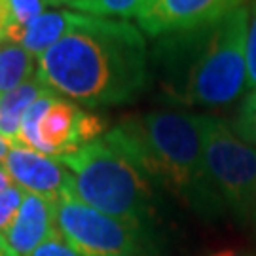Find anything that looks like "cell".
<instances>
[{"instance_id":"6da1fadb","label":"cell","mask_w":256,"mask_h":256,"mask_svg":"<svg viewBox=\"0 0 256 256\" xmlns=\"http://www.w3.org/2000/svg\"><path fill=\"white\" fill-rule=\"evenodd\" d=\"M36 76L55 93L90 108L135 101L150 82V54L129 21L84 16L38 57Z\"/></svg>"},{"instance_id":"7a4b0ae2","label":"cell","mask_w":256,"mask_h":256,"mask_svg":"<svg viewBox=\"0 0 256 256\" xmlns=\"http://www.w3.org/2000/svg\"><path fill=\"white\" fill-rule=\"evenodd\" d=\"M248 8L205 27L160 36L154 63L164 90L176 101L220 108L243 97L247 86Z\"/></svg>"},{"instance_id":"3957f363","label":"cell","mask_w":256,"mask_h":256,"mask_svg":"<svg viewBox=\"0 0 256 256\" xmlns=\"http://www.w3.org/2000/svg\"><path fill=\"white\" fill-rule=\"evenodd\" d=\"M205 116L152 110L124 120L104 133L154 180L207 220L218 218L226 205L210 182L203 158Z\"/></svg>"},{"instance_id":"277c9868","label":"cell","mask_w":256,"mask_h":256,"mask_svg":"<svg viewBox=\"0 0 256 256\" xmlns=\"http://www.w3.org/2000/svg\"><path fill=\"white\" fill-rule=\"evenodd\" d=\"M59 162L72 173L70 192L78 200L114 218L150 228L158 209L154 180L104 135Z\"/></svg>"},{"instance_id":"5b68a950","label":"cell","mask_w":256,"mask_h":256,"mask_svg":"<svg viewBox=\"0 0 256 256\" xmlns=\"http://www.w3.org/2000/svg\"><path fill=\"white\" fill-rule=\"evenodd\" d=\"M55 220L80 256H158L152 230L93 209L70 190L55 203Z\"/></svg>"},{"instance_id":"8992f818","label":"cell","mask_w":256,"mask_h":256,"mask_svg":"<svg viewBox=\"0 0 256 256\" xmlns=\"http://www.w3.org/2000/svg\"><path fill=\"white\" fill-rule=\"evenodd\" d=\"M205 169L226 209L241 222L252 220L256 192V148L236 135L230 124L203 120Z\"/></svg>"},{"instance_id":"52a82bcc","label":"cell","mask_w":256,"mask_h":256,"mask_svg":"<svg viewBox=\"0 0 256 256\" xmlns=\"http://www.w3.org/2000/svg\"><path fill=\"white\" fill-rule=\"evenodd\" d=\"M106 122L82 110L76 102L48 90L27 108L21 120L18 140L50 158H63L101 138Z\"/></svg>"},{"instance_id":"ba28073f","label":"cell","mask_w":256,"mask_h":256,"mask_svg":"<svg viewBox=\"0 0 256 256\" xmlns=\"http://www.w3.org/2000/svg\"><path fill=\"white\" fill-rule=\"evenodd\" d=\"M245 0H154L137 18L138 28L160 38L200 28L243 8Z\"/></svg>"},{"instance_id":"9c48e42d","label":"cell","mask_w":256,"mask_h":256,"mask_svg":"<svg viewBox=\"0 0 256 256\" xmlns=\"http://www.w3.org/2000/svg\"><path fill=\"white\" fill-rule=\"evenodd\" d=\"M2 167L12 182L23 192L34 194L57 203L72 188V173L57 158H50L23 144H12Z\"/></svg>"},{"instance_id":"30bf717a","label":"cell","mask_w":256,"mask_h":256,"mask_svg":"<svg viewBox=\"0 0 256 256\" xmlns=\"http://www.w3.org/2000/svg\"><path fill=\"white\" fill-rule=\"evenodd\" d=\"M57 230L55 203L25 192L21 209L4 238L18 256H32L34 250L46 243Z\"/></svg>"},{"instance_id":"8fae6325","label":"cell","mask_w":256,"mask_h":256,"mask_svg":"<svg viewBox=\"0 0 256 256\" xmlns=\"http://www.w3.org/2000/svg\"><path fill=\"white\" fill-rule=\"evenodd\" d=\"M82 19L84 14H74V12H66V10L44 12L30 23H27L23 28L10 27L6 42L19 44L38 59L40 55L46 54L50 48L55 46L66 32H70Z\"/></svg>"},{"instance_id":"7c38bea8","label":"cell","mask_w":256,"mask_h":256,"mask_svg":"<svg viewBox=\"0 0 256 256\" xmlns=\"http://www.w3.org/2000/svg\"><path fill=\"white\" fill-rule=\"evenodd\" d=\"M48 90L50 88L46 84H42L40 78L34 76L32 80H28L16 90L2 93L0 95V133L12 142H16L21 129V120L27 108Z\"/></svg>"},{"instance_id":"4fadbf2b","label":"cell","mask_w":256,"mask_h":256,"mask_svg":"<svg viewBox=\"0 0 256 256\" xmlns=\"http://www.w3.org/2000/svg\"><path fill=\"white\" fill-rule=\"evenodd\" d=\"M38 70V59L19 44H0V95L32 80Z\"/></svg>"},{"instance_id":"5bb4252c","label":"cell","mask_w":256,"mask_h":256,"mask_svg":"<svg viewBox=\"0 0 256 256\" xmlns=\"http://www.w3.org/2000/svg\"><path fill=\"white\" fill-rule=\"evenodd\" d=\"M154 0H80L72 4V10H82L95 18H138Z\"/></svg>"},{"instance_id":"9a60e30c","label":"cell","mask_w":256,"mask_h":256,"mask_svg":"<svg viewBox=\"0 0 256 256\" xmlns=\"http://www.w3.org/2000/svg\"><path fill=\"white\" fill-rule=\"evenodd\" d=\"M232 129L239 138L256 148V90L248 92L239 104L238 114L232 122Z\"/></svg>"},{"instance_id":"2e32d148","label":"cell","mask_w":256,"mask_h":256,"mask_svg":"<svg viewBox=\"0 0 256 256\" xmlns=\"http://www.w3.org/2000/svg\"><path fill=\"white\" fill-rule=\"evenodd\" d=\"M23 196H25V192L16 184L0 190V234L2 236L8 232L16 216H18L21 203H23Z\"/></svg>"},{"instance_id":"e0dca14e","label":"cell","mask_w":256,"mask_h":256,"mask_svg":"<svg viewBox=\"0 0 256 256\" xmlns=\"http://www.w3.org/2000/svg\"><path fill=\"white\" fill-rule=\"evenodd\" d=\"M245 55H247V86L250 92H254L256 90V0H252V4L248 6Z\"/></svg>"},{"instance_id":"ac0fdd59","label":"cell","mask_w":256,"mask_h":256,"mask_svg":"<svg viewBox=\"0 0 256 256\" xmlns=\"http://www.w3.org/2000/svg\"><path fill=\"white\" fill-rule=\"evenodd\" d=\"M8 2L12 8V18H14L12 27L19 28H23L40 14H44L48 6V0H8Z\"/></svg>"},{"instance_id":"d6986e66","label":"cell","mask_w":256,"mask_h":256,"mask_svg":"<svg viewBox=\"0 0 256 256\" xmlns=\"http://www.w3.org/2000/svg\"><path fill=\"white\" fill-rule=\"evenodd\" d=\"M32 256H80V254L64 241V238L61 236V232L57 230L46 243H42V245L34 250Z\"/></svg>"},{"instance_id":"ffe728a7","label":"cell","mask_w":256,"mask_h":256,"mask_svg":"<svg viewBox=\"0 0 256 256\" xmlns=\"http://www.w3.org/2000/svg\"><path fill=\"white\" fill-rule=\"evenodd\" d=\"M12 25H14V18H12L10 2L8 0H0V42H6L8 30Z\"/></svg>"},{"instance_id":"44dd1931","label":"cell","mask_w":256,"mask_h":256,"mask_svg":"<svg viewBox=\"0 0 256 256\" xmlns=\"http://www.w3.org/2000/svg\"><path fill=\"white\" fill-rule=\"evenodd\" d=\"M209 256H256L254 252H250L247 248H236V247H228V248H220V250H214L210 252Z\"/></svg>"},{"instance_id":"7402d4cb","label":"cell","mask_w":256,"mask_h":256,"mask_svg":"<svg viewBox=\"0 0 256 256\" xmlns=\"http://www.w3.org/2000/svg\"><path fill=\"white\" fill-rule=\"evenodd\" d=\"M12 140L10 138H6L2 133H0V165L4 164V160H6V156H8V152H10V148H12Z\"/></svg>"},{"instance_id":"603a6c76","label":"cell","mask_w":256,"mask_h":256,"mask_svg":"<svg viewBox=\"0 0 256 256\" xmlns=\"http://www.w3.org/2000/svg\"><path fill=\"white\" fill-rule=\"evenodd\" d=\"M0 256H18V252L10 247V243L2 234H0Z\"/></svg>"},{"instance_id":"cb8c5ba5","label":"cell","mask_w":256,"mask_h":256,"mask_svg":"<svg viewBox=\"0 0 256 256\" xmlns=\"http://www.w3.org/2000/svg\"><path fill=\"white\" fill-rule=\"evenodd\" d=\"M12 178H10V174H8V171L0 165V190H4V188H8V186H12Z\"/></svg>"},{"instance_id":"d4e9b609","label":"cell","mask_w":256,"mask_h":256,"mask_svg":"<svg viewBox=\"0 0 256 256\" xmlns=\"http://www.w3.org/2000/svg\"><path fill=\"white\" fill-rule=\"evenodd\" d=\"M76 2H80V0H48V4H55V6H59V4H66V6H72Z\"/></svg>"},{"instance_id":"484cf974","label":"cell","mask_w":256,"mask_h":256,"mask_svg":"<svg viewBox=\"0 0 256 256\" xmlns=\"http://www.w3.org/2000/svg\"><path fill=\"white\" fill-rule=\"evenodd\" d=\"M252 222H256V192H254V207H252Z\"/></svg>"},{"instance_id":"4316f807","label":"cell","mask_w":256,"mask_h":256,"mask_svg":"<svg viewBox=\"0 0 256 256\" xmlns=\"http://www.w3.org/2000/svg\"><path fill=\"white\" fill-rule=\"evenodd\" d=\"M0 44H2V42H0Z\"/></svg>"}]
</instances>
